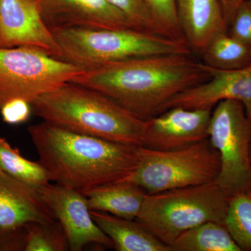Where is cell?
<instances>
[{"label":"cell","mask_w":251,"mask_h":251,"mask_svg":"<svg viewBox=\"0 0 251 251\" xmlns=\"http://www.w3.org/2000/svg\"><path fill=\"white\" fill-rule=\"evenodd\" d=\"M210 77L192 54L147 56L85 70L71 82L103 94L144 120L163 112L181 92Z\"/></svg>","instance_id":"1"},{"label":"cell","mask_w":251,"mask_h":251,"mask_svg":"<svg viewBox=\"0 0 251 251\" xmlns=\"http://www.w3.org/2000/svg\"><path fill=\"white\" fill-rule=\"evenodd\" d=\"M27 130L50 181L81 193L123 181L139 163L138 146L80 134L46 122L29 126Z\"/></svg>","instance_id":"2"},{"label":"cell","mask_w":251,"mask_h":251,"mask_svg":"<svg viewBox=\"0 0 251 251\" xmlns=\"http://www.w3.org/2000/svg\"><path fill=\"white\" fill-rule=\"evenodd\" d=\"M31 110L44 122L114 143L140 146L145 120L107 96L67 82L41 96Z\"/></svg>","instance_id":"3"},{"label":"cell","mask_w":251,"mask_h":251,"mask_svg":"<svg viewBox=\"0 0 251 251\" xmlns=\"http://www.w3.org/2000/svg\"><path fill=\"white\" fill-rule=\"evenodd\" d=\"M61 60L84 70L125 59L171 54H192L186 41L138 29L67 28L51 31Z\"/></svg>","instance_id":"4"},{"label":"cell","mask_w":251,"mask_h":251,"mask_svg":"<svg viewBox=\"0 0 251 251\" xmlns=\"http://www.w3.org/2000/svg\"><path fill=\"white\" fill-rule=\"evenodd\" d=\"M227 200L216 181L148 193L135 220L171 248L183 232L199 225H225Z\"/></svg>","instance_id":"5"},{"label":"cell","mask_w":251,"mask_h":251,"mask_svg":"<svg viewBox=\"0 0 251 251\" xmlns=\"http://www.w3.org/2000/svg\"><path fill=\"white\" fill-rule=\"evenodd\" d=\"M138 166L123 181L140 186L148 194L213 182L219 175V153L209 138L180 150L138 146Z\"/></svg>","instance_id":"6"},{"label":"cell","mask_w":251,"mask_h":251,"mask_svg":"<svg viewBox=\"0 0 251 251\" xmlns=\"http://www.w3.org/2000/svg\"><path fill=\"white\" fill-rule=\"evenodd\" d=\"M84 72L75 64L34 48H0V110L14 99H22L31 105Z\"/></svg>","instance_id":"7"},{"label":"cell","mask_w":251,"mask_h":251,"mask_svg":"<svg viewBox=\"0 0 251 251\" xmlns=\"http://www.w3.org/2000/svg\"><path fill=\"white\" fill-rule=\"evenodd\" d=\"M209 140L219 153L216 182L227 197L251 191V120L241 102L221 100L211 112Z\"/></svg>","instance_id":"8"},{"label":"cell","mask_w":251,"mask_h":251,"mask_svg":"<svg viewBox=\"0 0 251 251\" xmlns=\"http://www.w3.org/2000/svg\"><path fill=\"white\" fill-rule=\"evenodd\" d=\"M37 191L62 226L69 250L82 251L89 244L115 249L110 237L92 219L87 198L83 193L50 183L38 188Z\"/></svg>","instance_id":"9"},{"label":"cell","mask_w":251,"mask_h":251,"mask_svg":"<svg viewBox=\"0 0 251 251\" xmlns=\"http://www.w3.org/2000/svg\"><path fill=\"white\" fill-rule=\"evenodd\" d=\"M212 110L173 107L145 120L140 146L170 151L207 139Z\"/></svg>","instance_id":"10"},{"label":"cell","mask_w":251,"mask_h":251,"mask_svg":"<svg viewBox=\"0 0 251 251\" xmlns=\"http://www.w3.org/2000/svg\"><path fill=\"white\" fill-rule=\"evenodd\" d=\"M28 46L60 59L62 50L41 16L38 0H0V48Z\"/></svg>","instance_id":"11"},{"label":"cell","mask_w":251,"mask_h":251,"mask_svg":"<svg viewBox=\"0 0 251 251\" xmlns=\"http://www.w3.org/2000/svg\"><path fill=\"white\" fill-rule=\"evenodd\" d=\"M38 1L43 20L50 31L67 28L138 29L123 13L107 0Z\"/></svg>","instance_id":"12"},{"label":"cell","mask_w":251,"mask_h":251,"mask_svg":"<svg viewBox=\"0 0 251 251\" xmlns=\"http://www.w3.org/2000/svg\"><path fill=\"white\" fill-rule=\"evenodd\" d=\"M210 77L173 97L163 110L182 107L188 109H213L219 101L232 99L241 102L251 120V62L232 71L208 67Z\"/></svg>","instance_id":"13"},{"label":"cell","mask_w":251,"mask_h":251,"mask_svg":"<svg viewBox=\"0 0 251 251\" xmlns=\"http://www.w3.org/2000/svg\"><path fill=\"white\" fill-rule=\"evenodd\" d=\"M56 220L37 189L9 175L0 176V233Z\"/></svg>","instance_id":"14"},{"label":"cell","mask_w":251,"mask_h":251,"mask_svg":"<svg viewBox=\"0 0 251 251\" xmlns=\"http://www.w3.org/2000/svg\"><path fill=\"white\" fill-rule=\"evenodd\" d=\"M180 29L191 50L202 53L209 41L227 31L219 0H176Z\"/></svg>","instance_id":"15"},{"label":"cell","mask_w":251,"mask_h":251,"mask_svg":"<svg viewBox=\"0 0 251 251\" xmlns=\"http://www.w3.org/2000/svg\"><path fill=\"white\" fill-rule=\"evenodd\" d=\"M94 222L108 235L117 251H172L136 220L91 210Z\"/></svg>","instance_id":"16"},{"label":"cell","mask_w":251,"mask_h":251,"mask_svg":"<svg viewBox=\"0 0 251 251\" xmlns=\"http://www.w3.org/2000/svg\"><path fill=\"white\" fill-rule=\"evenodd\" d=\"M82 193L91 210L129 220L136 219L148 194L143 188L128 181L101 185Z\"/></svg>","instance_id":"17"},{"label":"cell","mask_w":251,"mask_h":251,"mask_svg":"<svg viewBox=\"0 0 251 251\" xmlns=\"http://www.w3.org/2000/svg\"><path fill=\"white\" fill-rule=\"evenodd\" d=\"M172 251H242L224 224L209 221L176 238Z\"/></svg>","instance_id":"18"},{"label":"cell","mask_w":251,"mask_h":251,"mask_svg":"<svg viewBox=\"0 0 251 251\" xmlns=\"http://www.w3.org/2000/svg\"><path fill=\"white\" fill-rule=\"evenodd\" d=\"M201 54L206 67L217 70H236L251 62V48L229 35L227 31L216 34Z\"/></svg>","instance_id":"19"},{"label":"cell","mask_w":251,"mask_h":251,"mask_svg":"<svg viewBox=\"0 0 251 251\" xmlns=\"http://www.w3.org/2000/svg\"><path fill=\"white\" fill-rule=\"evenodd\" d=\"M0 168L14 179L36 188L50 183L47 172L39 162L24 158L17 148L0 137Z\"/></svg>","instance_id":"20"},{"label":"cell","mask_w":251,"mask_h":251,"mask_svg":"<svg viewBox=\"0 0 251 251\" xmlns=\"http://www.w3.org/2000/svg\"><path fill=\"white\" fill-rule=\"evenodd\" d=\"M225 226L242 251H251V191L227 200Z\"/></svg>","instance_id":"21"},{"label":"cell","mask_w":251,"mask_h":251,"mask_svg":"<svg viewBox=\"0 0 251 251\" xmlns=\"http://www.w3.org/2000/svg\"><path fill=\"white\" fill-rule=\"evenodd\" d=\"M26 227L25 251L69 250L67 235L57 220L50 223H31Z\"/></svg>","instance_id":"22"},{"label":"cell","mask_w":251,"mask_h":251,"mask_svg":"<svg viewBox=\"0 0 251 251\" xmlns=\"http://www.w3.org/2000/svg\"><path fill=\"white\" fill-rule=\"evenodd\" d=\"M144 1L158 34L174 40L186 41L180 29L176 16V0Z\"/></svg>","instance_id":"23"},{"label":"cell","mask_w":251,"mask_h":251,"mask_svg":"<svg viewBox=\"0 0 251 251\" xmlns=\"http://www.w3.org/2000/svg\"><path fill=\"white\" fill-rule=\"evenodd\" d=\"M141 30L158 34L144 0H107Z\"/></svg>","instance_id":"24"},{"label":"cell","mask_w":251,"mask_h":251,"mask_svg":"<svg viewBox=\"0 0 251 251\" xmlns=\"http://www.w3.org/2000/svg\"><path fill=\"white\" fill-rule=\"evenodd\" d=\"M227 32L251 49V0L238 6L229 23Z\"/></svg>","instance_id":"25"},{"label":"cell","mask_w":251,"mask_h":251,"mask_svg":"<svg viewBox=\"0 0 251 251\" xmlns=\"http://www.w3.org/2000/svg\"><path fill=\"white\" fill-rule=\"evenodd\" d=\"M31 112V105L22 99H14L3 105L0 114L5 123L17 125L27 121Z\"/></svg>","instance_id":"26"},{"label":"cell","mask_w":251,"mask_h":251,"mask_svg":"<svg viewBox=\"0 0 251 251\" xmlns=\"http://www.w3.org/2000/svg\"><path fill=\"white\" fill-rule=\"evenodd\" d=\"M245 1L247 0H219L227 28L236 9Z\"/></svg>","instance_id":"27"},{"label":"cell","mask_w":251,"mask_h":251,"mask_svg":"<svg viewBox=\"0 0 251 251\" xmlns=\"http://www.w3.org/2000/svg\"><path fill=\"white\" fill-rule=\"evenodd\" d=\"M7 175L6 173H5L4 171H2V170L0 168V176H4V175Z\"/></svg>","instance_id":"28"},{"label":"cell","mask_w":251,"mask_h":251,"mask_svg":"<svg viewBox=\"0 0 251 251\" xmlns=\"http://www.w3.org/2000/svg\"><path fill=\"white\" fill-rule=\"evenodd\" d=\"M250 154H251V151H250Z\"/></svg>","instance_id":"29"}]
</instances>
